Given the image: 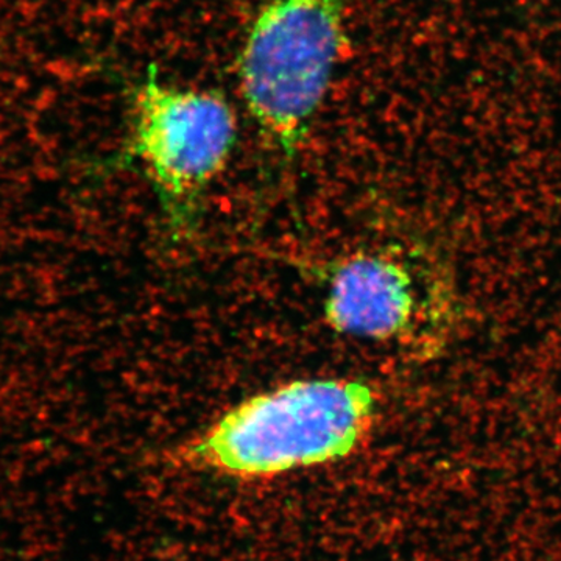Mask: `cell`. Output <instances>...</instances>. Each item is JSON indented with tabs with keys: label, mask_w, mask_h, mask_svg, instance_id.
Returning <instances> with one entry per match:
<instances>
[{
	"label": "cell",
	"mask_w": 561,
	"mask_h": 561,
	"mask_svg": "<svg viewBox=\"0 0 561 561\" xmlns=\"http://www.w3.org/2000/svg\"><path fill=\"white\" fill-rule=\"evenodd\" d=\"M376 412V391L360 379H301L239 402L173 460L243 481L278 478L359 451Z\"/></svg>",
	"instance_id": "obj_1"
},
{
	"label": "cell",
	"mask_w": 561,
	"mask_h": 561,
	"mask_svg": "<svg viewBox=\"0 0 561 561\" xmlns=\"http://www.w3.org/2000/svg\"><path fill=\"white\" fill-rule=\"evenodd\" d=\"M343 44L342 0H267L239 57L247 110L286 154L311 127Z\"/></svg>",
	"instance_id": "obj_2"
},
{
	"label": "cell",
	"mask_w": 561,
	"mask_h": 561,
	"mask_svg": "<svg viewBox=\"0 0 561 561\" xmlns=\"http://www.w3.org/2000/svg\"><path fill=\"white\" fill-rule=\"evenodd\" d=\"M130 151L150 176L172 227H191L198 201L234 149L238 121L210 91L181 90L150 77L133 99Z\"/></svg>",
	"instance_id": "obj_3"
},
{
	"label": "cell",
	"mask_w": 561,
	"mask_h": 561,
	"mask_svg": "<svg viewBox=\"0 0 561 561\" xmlns=\"http://www.w3.org/2000/svg\"><path fill=\"white\" fill-rule=\"evenodd\" d=\"M415 290L408 268L382 253H356L334 265L323 316L339 334L393 341L411 328Z\"/></svg>",
	"instance_id": "obj_4"
}]
</instances>
